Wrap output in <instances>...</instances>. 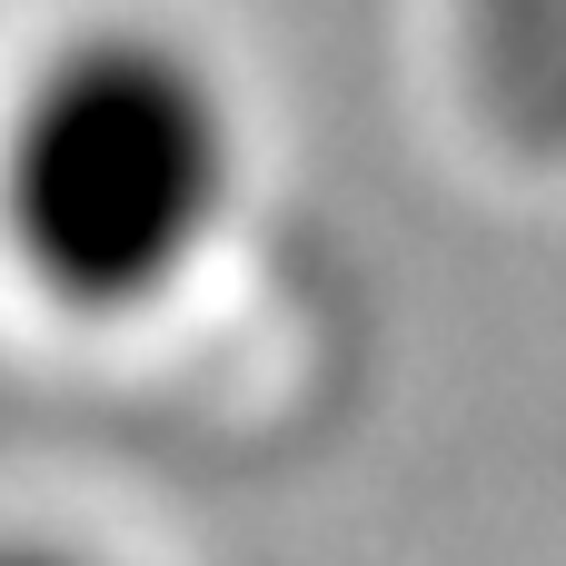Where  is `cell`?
<instances>
[{
  "instance_id": "cell-2",
  "label": "cell",
  "mask_w": 566,
  "mask_h": 566,
  "mask_svg": "<svg viewBox=\"0 0 566 566\" xmlns=\"http://www.w3.org/2000/svg\"><path fill=\"white\" fill-rule=\"evenodd\" d=\"M0 566H109V557H90L80 537H0Z\"/></svg>"
},
{
  "instance_id": "cell-1",
  "label": "cell",
  "mask_w": 566,
  "mask_h": 566,
  "mask_svg": "<svg viewBox=\"0 0 566 566\" xmlns=\"http://www.w3.org/2000/svg\"><path fill=\"white\" fill-rule=\"evenodd\" d=\"M249 119L159 20L60 30L0 99V249L60 318L159 308L229 229Z\"/></svg>"
}]
</instances>
